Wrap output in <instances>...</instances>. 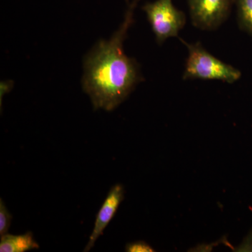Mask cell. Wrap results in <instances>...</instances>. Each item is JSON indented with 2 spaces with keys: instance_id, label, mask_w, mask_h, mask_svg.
I'll use <instances>...</instances> for the list:
<instances>
[{
  "instance_id": "9",
  "label": "cell",
  "mask_w": 252,
  "mask_h": 252,
  "mask_svg": "<svg viewBox=\"0 0 252 252\" xmlns=\"http://www.w3.org/2000/svg\"><path fill=\"white\" fill-rule=\"evenodd\" d=\"M126 251L129 252H152L154 249L144 242L139 241L130 243L126 246Z\"/></svg>"
},
{
  "instance_id": "5",
  "label": "cell",
  "mask_w": 252,
  "mask_h": 252,
  "mask_svg": "<svg viewBox=\"0 0 252 252\" xmlns=\"http://www.w3.org/2000/svg\"><path fill=\"white\" fill-rule=\"evenodd\" d=\"M124 198V190L122 185L114 186L109 190L108 195L96 215L94 229L84 252L90 251L97 239L103 234L104 230L117 213Z\"/></svg>"
},
{
  "instance_id": "7",
  "label": "cell",
  "mask_w": 252,
  "mask_h": 252,
  "mask_svg": "<svg viewBox=\"0 0 252 252\" xmlns=\"http://www.w3.org/2000/svg\"><path fill=\"white\" fill-rule=\"evenodd\" d=\"M235 2L239 26L252 35V0H235Z\"/></svg>"
},
{
  "instance_id": "6",
  "label": "cell",
  "mask_w": 252,
  "mask_h": 252,
  "mask_svg": "<svg viewBox=\"0 0 252 252\" xmlns=\"http://www.w3.org/2000/svg\"><path fill=\"white\" fill-rule=\"evenodd\" d=\"M39 248V244L34 240L32 232L23 235H11L6 233L1 236L0 252H26Z\"/></svg>"
},
{
  "instance_id": "10",
  "label": "cell",
  "mask_w": 252,
  "mask_h": 252,
  "mask_svg": "<svg viewBox=\"0 0 252 252\" xmlns=\"http://www.w3.org/2000/svg\"><path fill=\"white\" fill-rule=\"evenodd\" d=\"M13 86H14V82L13 81L8 80L1 81V84H0V97L2 99V96H4L5 94L10 92V91L12 89Z\"/></svg>"
},
{
  "instance_id": "3",
  "label": "cell",
  "mask_w": 252,
  "mask_h": 252,
  "mask_svg": "<svg viewBox=\"0 0 252 252\" xmlns=\"http://www.w3.org/2000/svg\"><path fill=\"white\" fill-rule=\"evenodd\" d=\"M142 9L158 44L178 36L187 23L185 13L176 7L172 0H156L144 4Z\"/></svg>"
},
{
  "instance_id": "2",
  "label": "cell",
  "mask_w": 252,
  "mask_h": 252,
  "mask_svg": "<svg viewBox=\"0 0 252 252\" xmlns=\"http://www.w3.org/2000/svg\"><path fill=\"white\" fill-rule=\"evenodd\" d=\"M180 40L188 50L184 80H217L233 84L241 77L240 70L209 53L201 43L190 44L182 39Z\"/></svg>"
},
{
  "instance_id": "1",
  "label": "cell",
  "mask_w": 252,
  "mask_h": 252,
  "mask_svg": "<svg viewBox=\"0 0 252 252\" xmlns=\"http://www.w3.org/2000/svg\"><path fill=\"white\" fill-rule=\"evenodd\" d=\"M139 1H131L122 25L110 39L97 41L84 58L81 84L96 110H114L143 81L138 63L124 49Z\"/></svg>"
},
{
  "instance_id": "4",
  "label": "cell",
  "mask_w": 252,
  "mask_h": 252,
  "mask_svg": "<svg viewBox=\"0 0 252 252\" xmlns=\"http://www.w3.org/2000/svg\"><path fill=\"white\" fill-rule=\"evenodd\" d=\"M235 0H187L192 24L203 31H214L229 16Z\"/></svg>"
},
{
  "instance_id": "8",
  "label": "cell",
  "mask_w": 252,
  "mask_h": 252,
  "mask_svg": "<svg viewBox=\"0 0 252 252\" xmlns=\"http://www.w3.org/2000/svg\"><path fill=\"white\" fill-rule=\"evenodd\" d=\"M12 218V215L6 208L4 201L1 198L0 200V235L1 236L8 233Z\"/></svg>"
}]
</instances>
